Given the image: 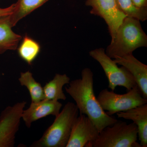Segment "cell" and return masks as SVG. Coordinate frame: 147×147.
I'll return each mask as SVG.
<instances>
[{"mask_svg":"<svg viewBox=\"0 0 147 147\" xmlns=\"http://www.w3.org/2000/svg\"><path fill=\"white\" fill-rule=\"evenodd\" d=\"M15 8V4L5 8H0V18L4 16H8L13 13Z\"/></svg>","mask_w":147,"mask_h":147,"instance_id":"d6986e66","label":"cell"},{"mask_svg":"<svg viewBox=\"0 0 147 147\" xmlns=\"http://www.w3.org/2000/svg\"><path fill=\"white\" fill-rule=\"evenodd\" d=\"M138 128L134 123L117 120L111 126L106 127L88 147H142L137 142Z\"/></svg>","mask_w":147,"mask_h":147,"instance_id":"277c9868","label":"cell"},{"mask_svg":"<svg viewBox=\"0 0 147 147\" xmlns=\"http://www.w3.org/2000/svg\"><path fill=\"white\" fill-rule=\"evenodd\" d=\"M119 9L128 17L144 21L147 19V7L139 8L131 0H115Z\"/></svg>","mask_w":147,"mask_h":147,"instance_id":"ac0fdd59","label":"cell"},{"mask_svg":"<svg viewBox=\"0 0 147 147\" xmlns=\"http://www.w3.org/2000/svg\"><path fill=\"white\" fill-rule=\"evenodd\" d=\"M114 61L124 67L134 77L142 96L147 99V66L138 60L132 54L116 57Z\"/></svg>","mask_w":147,"mask_h":147,"instance_id":"8fae6325","label":"cell"},{"mask_svg":"<svg viewBox=\"0 0 147 147\" xmlns=\"http://www.w3.org/2000/svg\"><path fill=\"white\" fill-rule=\"evenodd\" d=\"M93 75L90 68H84L82 71V78L69 82L65 90L76 102L80 115H86L100 133L117 120L107 115L98 101L94 90Z\"/></svg>","mask_w":147,"mask_h":147,"instance_id":"6da1fadb","label":"cell"},{"mask_svg":"<svg viewBox=\"0 0 147 147\" xmlns=\"http://www.w3.org/2000/svg\"><path fill=\"white\" fill-rule=\"evenodd\" d=\"M86 4L92 7V14L104 19L113 40L119 27L127 17L119 9L115 0H86Z\"/></svg>","mask_w":147,"mask_h":147,"instance_id":"ba28073f","label":"cell"},{"mask_svg":"<svg viewBox=\"0 0 147 147\" xmlns=\"http://www.w3.org/2000/svg\"><path fill=\"white\" fill-rule=\"evenodd\" d=\"M147 46V36L140 21L127 16L119 27L105 53L114 59L116 57L132 54L137 48Z\"/></svg>","mask_w":147,"mask_h":147,"instance_id":"7a4b0ae2","label":"cell"},{"mask_svg":"<svg viewBox=\"0 0 147 147\" xmlns=\"http://www.w3.org/2000/svg\"><path fill=\"white\" fill-rule=\"evenodd\" d=\"M9 16L0 18V55L7 50H16L22 39L21 35L12 31Z\"/></svg>","mask_w":147,"mask_h":147,"instance_id":"4fadbf2b","label":"cell"},{"mask_svg":"<svg viewBox=\"0 0 147 147\" xmlns=\"http://www.w3.org/2000/svg\"><path fill=\"white\" fill-rule=\"evenodd\" d=\"M90 55L97 61L103 69L108 81V88L114 91L118 86L129 90L135 86L136 82L132 75L124 67H119L112 58L106 55L102 48L92 50Z\"/></svg>","mask_w":147,"mask_h":147,"instance_id":"8992f818","label":"cell"},{"mask_svg":"<svg viewBox=\"0 0 147 147\" xmlns=\"http://www.w3.org/2000/svg\"><path fill=\"white\" fill-rule=\"evenodd\" d=\"M133 4L139 8L147 7V0H131Z\"/></svg>","mask_w":147,"mask_h":147,"instance_id":"ffe728a7","label":"cell"},{"mask_svg":"<svg viewBox=\"0 0 147 147\" xmlns=\"http://www.w3.org/2000/svg\"><path fill=\"white\" fill-rule=\"evenodd\" d=\"M49 0H18L13 13L9 16L11 24L14 26L18 21L42 6Z\"/></svg>","mask_w":147,"mask_h":147,"instance_id":"9a60e30c","label":"cell"},{"mask_svg":"<svg viewBox=\"0 0 147 147\" xmlns=\"http://www.w3.org/2000/svg\"><path fill=\"white\" fill-rule=\"evenodd\" d=\"M40 49L38 42L26 34L18 47V55L22 59L30 65L39 55Z\"/></svg>","mask_w":147,"mask_h":147,"instance_id":"2e32d148","label":"cell"},{"mask_svg":"<svg viewBox=\"0 0 147 147\" xmlns=\"http://www.w3.org/2000/svg\"><path fill=\"white\" fill-rule=\"evenodd\" d=\"M70 82V78L66 74H57L53 80L46 83L43 88L45 99L58 101L65 100L66 96L63 88Z\"/></svg>","mask_w":147,"mask_h":147,"instance_id":"5bb4252c","label":"cell"},{"mask_svg":"<svg viewBox=\"0 0 147 147\" xmlns=\"http://www.w3.org/2000/svg\"><path fill=\"white\" fill-rule=\"evenodd\" d=\"M18 81L21 86L26 87L28 90L32 102H39L45 99L43 88L40 83L35 80L31 72L29 71L21 72Z\"/></svg>","mask_w":147,"mask_h":147,"instance_id":"e0dca14e","label":"cell"},{"mask_svg":"<svg viewBox=\"0 0 147 147\" xmlns=\"http://www.w3.org/2000/svg\"><path fill=\"white\" fill-rule=\"evenodd\" d=\"M99 134L92 121L86 115H80L74 122L66 147H88Z\"/></svg>","mask_w":147,"mask_h":147,"instance_id":"9c48e42d","label":"cell"},{"mask_svg":"<svg viewBox=\"0 0 147 147\" xmlns=\"http://www.w3.org/2000/svg\"><path fill=\"white\" fill-rule=\"evenodd\" d=\"M62 104L59 101L44 99L39 102H32L30 107L24 110L22 119L27 127H30L33 122L50 115H59Z\"/></svg>","mask_w":147,"mask_h":147,"instance_id":"30bf717a","label":"cell"},{"mask_svg":"<svg viewBox=\"0 0 147 147\" xmlns=\"http://www.w3.org/2000/svg\"><path fill=\"white\" fill-rule=\"evenodd\" d=\"M76 104L69 102L56 116L54 122L46 129L32 147H66L69 140L72 127L79 115Z\"/></svg>","mask_w":147,"mask_h":147,"instance_id":"3957f363","label":"cell"},{"mask_svg":"<svg viewBox=\"0 0 147 147\" xmlns=\"http://www.w3.org/2000/svg\"><path fill=\"white\" fill-rule=\"evenodd\" d=\"M119 118L133 121L138 128V137L142 147H147V104L116 113Z\"/></svg>","mask_w":147,"mask_h":147,"instance_id":"7c38bea8","label":"cell"},{"mask_svg":"<svg viewBox=\"0 0 147 147\" xmlns=\"http://www.w3.org/2000/svg\"><path fill=\"white\" fill-rule=\"evenodd\" d=\"M26 101L18 102L6 107L0 115V147H12L19 129Z\"/></svg>","mask_w":147,"mask_h":147,"instance_id":"52a82bcc","label":"cell"},{"mask_svg":"<svg viewBox=\"0 0 147 147\" xmlns=\"http://www.w3.org/2000/svg\"><path fill=\"white\" fill-rule=\"evenodd\" d=\"M101 108L109 116L125 112L147 103V99L142 96L136 85L124 94H118L107 89L102 90L97 97Z\"/></svg>","mask_w":147,"mask_h":147,"instance_id":"5b68a950","label":"cell"}]
</instances>
